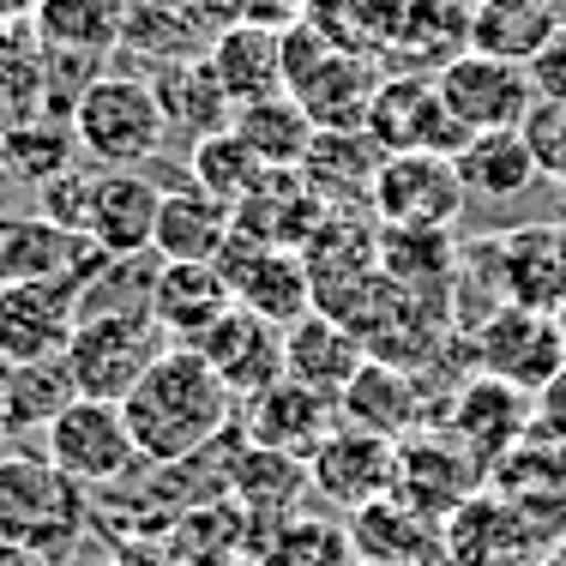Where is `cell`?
<instances>
[{"mask_svg":"<svg viewBox=\"0 0 566 566\" xmlns=\"http://www.w3.org/2000/svg\"><path fill=\"white\" fill-rule=\"evenodd\" d=\"M164 349H169V338L157 332V319L145 314V307H133V314H85L61 361H66V374H73L78 398L120 403L145 380V368H151Z\"/></svg>","mask_w":566,"mask_h":566,"instance_id":"obj_6","label":"cell"},{"mask_svg":"<svg viewBox=\"0 0 566 566\" xmlns=\"http://www.w3.org/2000/svg\"><path fill=\"white\" fill-rule=\"evenodd\" d=\"M218 272L235 307L272 319V326H295L302 314H314V277H307V260L295 248H272V241H253L235 229L218 253Z\"/></svg>","mask_w":566,"mask_h":566,"instance_id":"obj_10","label":"cell"},{"mask_svg":"<svg viewBox=\"0 0 566 566\" xmlns=\"http://www.w3.org/2000/svg\"><path fill=\"white\" fill-rule=\"evenodd\" d=\"M235 410H241L235 392L218 380V368L193 344H169L145 368V380L120 398L127 434L145 464H181V458L218 447L235 428Z\"/></svg>","mask_w":566,"mask_h":566,"instance_id":"obj_1","label":"cell"},{"mask_svg":"<svg viewBox=\"0 0 566 566\" xmlns=\"http://www.w3.org/2000/svg\"><path fill=\"white\" fill-rule=\"evenodd\" d=\"M440 428H447V434H452L470 458H476L482 470H494L524 434H531V398L512 392L506 380L476 374V380H464V386L447 398Z\"/></svg>","mask_w":566,"mask_h":566,"instance_id":"obj_17","label":"cell"},{"mask_svg":"<svg viewBox=\"0 0 566 566\" xmlns=\"http://www.w3.org/2000/svg\"><path fill=\"white\" fill-rule=\"evenodd\" d=\"M43 452L61 476H73L78 489H120L133 470L145 464L139 447L127 434L120 403H97V398H73L55 422L43 428Z\"/></svg>","mask_w":566,"mask_h":566,"instance_id":"obj_7","label":"cell"},{"mask_svg":"<svg viewBox=\"0 0 566 566\" xmlns=\"http://www.w3.org/2000/svg\"><path fill=\"white\" fill-rule=\"evenodd\" d=\"M440 97H447L452 120L464 133H506V127H524V115L536 109V91H531V73L518 61H501V55H482V49H464L452 66L434 73Z\"/></svg>","mask_w":566,"mask_h":566,"instance_id":"obj_13","label":"cell"},{"mask_svg":"<svg viewBox=\"0 0 566 566\" xmlns=\"http://www.w3.org/2000/svg\"><path fill=\"white\" fill-rule=\"evenodd\" d=\"M434 566H447V560H434Z\"/></svg>","mask_w":566,"mask_h":566,"instance_id":"obj_55","label":"cell"},{"mask_svg":"<svg viewBox=\"0 0 566 566\" xmlns=\"http://www.w3.org/2000/svg\"><path fill=\"white\" fill-rule=\"evenodd\" d=\"M482 260L494 272V295L512 307H536V314H555L566 302V253L555 223H518V229H494L476 235Z\"/></svg>","mask_w":566,"mask_h":566,"instance_id":"obj_14","label":"cell"},{"mask_svg":"<svg viewBox=\"0 0 566 566\" xmlns=\"http://www.w3.org/2000/svg\"><path fill=\"white\" fill-rule=\"evenodd\" d=\"M248 566H356L349 531L338 518H319V512H295L283 524L253 531Z\"/></svg>","mask_w":566,"mask_h":566,"instance_id":"obj_38","label":"cell"},{"mask_svg":"<svg viewBox=\"0 0 566 566\" xmlns=\"http://www.w3.org/2000/svg\"><path fill=\"white\" fill-rule=\"evenodd\" d=\"M452 169H458V181H464V199H476V206H512V199H524L536 181H543L518 127L470 133L464 151L452 157Z\"/></svg>","mask_w":566,"mask_h":566,"instance_id":"obj_31","label":"cell"},{"mask_svg":"<svg viewBox=\"0 0 566 566\" xmlns=\"http://www.w3.org/2000/svg\"><path fill=\"white\" fill-rule=\"evenodd\" d=\"M482 482H489V470L458 447L447 428H422V434L398 440V482H392V494L403 506H416L422 518L447 524L452 512L482 489Z\"/></svg>","mask_w":566,"mask_h":566,"instance_id":"obj_16","label":"cell"},{"mask_svg":"<svg viewBox=\"0 0 566 566\" xmlns=\"http://www.w3.org/2000/svg\"><path fill=\"white\" fill-rule=\"evenodd\" d=\"M73 145H78L73 127H55V120L31 115L0 139V175H19V181L43 187V181H55L61 169H73Z\"/></svg>","mask_w":566,"mask_h":566,"instance_id":"obj_43","label":"cell"},{"mask_svg":"<svg viewBox=\"0 0 566 566\" xmlns=\"http://www.w3.org/2000/svg\"><path fill=\"white\" fill-rule=\"evenodd\" d=\"M73 139L103 169H145L169 139L164 103L145 73H97L73 103Z\"/></svg>","mask_w":566,"mask_h":566,"instance_id":"obj_5","label":"cell"},{"mask_svg":"<svg viewBox=\"0 0 566 566\" xmlns=\"http://www.w3.org/2000/svg\"><path fill=\"white\" fill-rule=\"evenodd\" d=\"M458 248L452 229H380V272L403 290L440 295L458 277Z\"/></svg>","mask_w":566,"mask_h":566,"instance_id":"obj_40","label":"cell"},{"mask_svg":"<svg viewBox=\"0 0 566 566\" xmlns=\"http://www.w3.org/2000/svg\"><path fill=\"white\" fill-rule=\"evenodd\" d=\"M338 422H356L368 434L386 440H410L422 428H434V403L422 398V380L410 368H392V361H361V374L344 386L338 398Z\"/></svg>","mask_w":566,"mask_h":566,"instance_id":"obj_20","label":"cell"},{"mask_svg":"<svg viewBox=\"0 0 566 566\" xmlns=\"http://www.w3.org/2000/svg\"><path fill=\"white\" fill-rule=\"evenodd\" d=\"M531 566H566V536H560V543H548V548H543V555H536Z\"/></svg>","mask_w":566,"mask_h":566,"instance_id":"obj_50","label":"cell"},{"mask_svg":"<svg viewBox=\"0 0 566 566\" xmlns=\"http://www.w3.org/2000/svg\"><path fill=\"white\" fill-rule=\"evenodd\" d=\"M103 260V248L91 235L55 229L49 218H24V211H0V283L24 277H85Z\"/></svg>","mask_w":566,"mask_h":566,"instance_id":"obj_24","label":"cell"},{"mask_svg":"<svg viewBox=\"0 0 566 566\" xmlns=\"http://www.w3.org/2000/svg\"><path fill=\"white\" fill-rule=\"evenodd\" d=\"M206 66L218 73L229 109L277 97L283 91V31L277 24H260V19H229L206 43Z\"/></svg>","mask_w":566,"mask_h":566,"instance_id":"obj_25","label":"cell"},{"mask_svg":"<svg viewBox=\"0 0 566 566\" xmlns=\"http://www.w3.org/2000/svg\"><path fill=\"white\" fill-rule=\"evenodd\" d=\"M344 531H349L356 560H368V566H434V560H447V536H440V524L422 518L416 506H403L398 494L349 512Z\"/></svg>","mask_w":566,"mask_h":566,"instance_id":"obj_27","label":"cell"},{"mask_svg":"<svg viewBox=\"0 0 566 566\" xmlns=\"http://www.w3.org/2000/svg\"><path fill=\"white\" fill-rule=\"evenodd\" d=\"M403 7L410 0H307L302 19L314 24L326 43L349 49V55H368V61H392V43H398V24H403Z\"/></svg>","mask_w":566,"mask_h":566,"instance_id":"obj_36","label":"cell"},{"mask_svg":"<svg viewBox=\"0 0 566 566\" xmlns=\"http://www.w3.org/2000/svg\"><path fill=\"white\" fill-rule=\"evenodd\" d=\"M361 361H368V344L338 314H326V307H314L295 326H283V374L326 398H344V386L361 374Z\"/></svg>","mask_w":566,"mask_h":566,"instance_id":"obj_26","label":"cell"},{"mask_svg":"<svg viewBox=\"0 0 566 566\" xmlns=\"http://www.w3.org/2000/svg\"><path fill=\"white\" fill-rule=\"evenodd\" d=\"M440 536H447V566H531L548 543L566 536V489L506 494L482 482L440 524Z\"/></svg>","mask_w":566,"mask_h":566,"instance_id":"obj_2","label":"cell"},{"mask_svg":"<svg viewBox=\"0 0 566 566\" xmlns=\"http://www.w3.org/2000/svg\"><path fill=\"white\" fill-rule=\"evenodd\" d=\"M78 332V277L0 283V361H55Z\"/></svg>","mask_w":566,"mask_h":566,"instance_id":"obj_11","label":"cell"},{"mask_svg":"<svg viewBox=\"0 0 566 566\" xmlns=\"http://www.w3.org/2000/svg\"><path fill=\"white\" fill-rule=\"evenodd\" d=\"M307 12V0H241V19H260V24H295Z\"/></svg>","mask_w":566,"mask_h":566,"instance_id":"obj_48","label":"cell"},{"mask_svg":"<svg viewBox=\"0 0 566 566\" xmlns=\"http://www.w3.org/2000/svg\"><path fill=\"white\" fill-rule=\"evenodd\" d=\"M260 175H265V164L248 151V139H241L235 127L206 133V139H193V151H187V181L206 187V193L218 199V206H229V211L253 193Z\"/></svg>","mask_w":566,"mask_h":566,"instance_id":"obj_42","label":"cell"},{"mask_svg":"<svg viewBox=\"0 0 566 566\" xmlns=\"http://www.w3.org/2000/svg\"><path fill=\"white\" fill-rule=\"evenodd\" d=\"M518 133H524V145H531V157H536V175L566 187V103H536Z\"/></svg>","mask_w":566,"mask_h":566,"instance_id":"obj_45","label":"cell"},{"mask_svg":"<svg viewBox=\"0 0 566 566\" xmlns=\"http://www.w3.org/2000/svg\"><path fill=\"white\" fill-rule=\"evenodd\" d=\"M531 428H536V434H548V440H560V447H566V368H560L555 380L543 386V392L531 398Z\"/></svg>","mask_w":566,"mask_h":566,"instance_id":"obj_47","label":"cell"},{"mask_svg":"<svg viewBox=\"0 0 566 566\" xmlns=\"http://www.w3.org/2000/svg\"><path fill=\"white\" fill-rule=\"evenodd\" d=\"M229 235H235V211L218 206L206 187H193V181L164 187V199H157V229H151L157 260H206V265H218Z\"/></svg>","mask_w":566,"mask_h":566,"instance_id":"obj_29","label":"cell"},{"mask_svg":"<svg viewBox=\"0 0 566 566\" xmlns=\"http://www.w3.org/2000/svg\"><path fill=\"white\" fill-rule=\"evenodd\" d=\"M73 398L78 392H73V374H66L61 356L7 368V422H12V434H19V428H49Z\"/></svg>","mask_w":566,"mask_h":566,"instance_id":"obj_44","label":"cell"},{"mask_svg":"<svg viewBox=\"0 0 566 566\" xmlns=\"http://www.w3.org/2000/svg\"><path fill=\"white\" fill-rule=\"evenodd\" d=\"M91 531V501L73 476L49 464V452H0V543L66 560Z\"/></svg>","mask_w":566,"mask_h":566,"instance_id":"obj_3","label":"cell"},{"mask_svg":"<svg viewBox=\"0 0 566 566\" xmlns=\"http://www.w3.org/2000/svg\"><path fill=\"white\" fill-rule=\"evenodd\" d=\"M356 566H368V560H356Z\"/></svg>","mask_w":566,"mask_h":566,"instance_id":"obj_54","label":"cell"},{"mask_svg":"<svg viewBox=\"0 0 566 566\" xmlns=\"http://www.w3.org/2000/svg\"><path fill=\"white\" fill-rule=\"evenodd\" d=\"M235 307L218 265L206 260H157L151 277V319L169 344H199Z\"/></svg>","mask_w":566,"mask_h":566,"instance_id":"obj_21","label":"cell"},{"mask_svg":"<svg viewBox=\"0 0 566 566\" xmlns=\"http://www.w3.org/2000/svg\"><path fill=\"white\" fill-rule=\"evenodd\" d=\"M49 91V49L36 43L31 19H0V139L19 120L43 115Z\"/></svg>","mask_w":566,"mask_h":566,"instance_id":"obj_39","label":"cell"},{"mask_svg":"<svg viewBox=\"0 0 566 566\" xmlns=\"http://www.w3.org/2000/svg\"><path fill=\"white\" fill-rule=\"evenodd\" d=\"M0 566H55V560H43L36 548H19V543H0Z\"/></svg>","mask_w":566,"mask_h":566,"instance_id":"obj_49","label":"cell"},{"mask_svg":"<svg viewBox=\"0 0 566 566\" xmlns=\"http://www.w3.org/2000/svg\"><path fill=\"white\" fill-rule=\"evenodd\" d=\"M151 91H157V103H164L169 133H187V139H206V133L229 127V115H235L223 97V85H218V73L206 66V55L157 66Z\"/></svg>","mask_w":566,"mask_h":566,"instance_id":"obj_35","label":"cell"},{"mask_svg":"<svg viewBox=\"0 0 566 566\" xmlns=\"http://www.w3.org/2000/svg\"><path fill=\"white\" fill-rule=\"evenodd\" d=\"M157 199L164 187L145 169H103L91 175V211H85V235L103 253L127 260V253H151V229H157Z\"/></svg>","mask_w":566,"mask_h":566,"instance_id":"obj_19","label":"cell"},{"mask_svg":"<svg viewBox=\"0 0 566 566\" xmlns=\"http://www.w3.org/2000/svg\"><path fill=\"white\" fill-rule=\"evenodd\" d=\"M524 73H531L536 103H566V19H560V31L524 61Z\"/></svg>","mask_w":566,"mask_h":566,"instance_id":"obj_46","label":"cell"},{"mask_svg":"<svg viewBox=\"0 0 566 566\" xmlns=\"http://www.w3.org/2000/svg\"><path fill=\"white\" fill-rule=\"evenodd\" d=\"M307 482L326 506H338L344 518L374 501H386L398 482V440L368 434L356 422H338L314 452H307Z\"/></svg>","mask_w":566,"mask_h":566,"instance_id":"obj_12","label":"cell"},{"mask_svg":"<svg viewBox=\"0 0 566 566\" xmlns=\"http://www.w3.org/2000/svg\"><path fill=\"white\" fill-rule=\"evenodd\" d=\"M380 78H386L380 61L326 43L307 19L283 24V91L302 103L319 133H361L368 127Z\"/></svg>","mask_w":566,"mask_h":566,"instance_id":"obj_4","label":"cell"},{"mask_svg":"<svg viewBox=\"0 0 566 566\" xmlns=\"http://www.w3.org/2000/svg\"><path fill=\"white\" fill-rule=\"evenodd\" d=\"M368 206L380 229H458L464 181L452 157H380Z\"/></svg>","mask_w":566,"mask_h":566,"instance_id":"obj_15","label":"cell"},{"mask_svg":"<svg viewBox=\"0 0 566 566\" xmlns=\"http://www.w3.org/2000/svg\"><path fill=\"white\" fill-rule=\"evenodd\" d=\"M464 338H470V356H476V374L506 380L512 392H524V398H536L566 368L555 314H536V307L506 302V307H494V314H482Z\"/></svg>","mask_w":566,"mask_h":566,"instance_id":"obj_8","label":"cell"},{"mask_svg":"<svg viewBox=\"0 0 566 566\" xmlns=\"http://www.w3.org/2000/svg\"><path fill=\"white\" fill-rule=\"evenodd\" d=\"M560 7H566V0H560Z\"/></svg>","mask_w":566,"mask_h":566,"instance_id":"obj_56","label":"cell"},{"mask_svg":"<svg viewBox=\"0 0 566 566\" xmlns=\"http://www.w3.org/2000/svg\"><path fill=\"white\" fill-rule=\"evenodd\" d=\"M368 139L386 157H458L470 133L452 120L428 73H386L368 109Z\"/></svg>","mask_w":566,"mask_h":566,"instance_id":"obj_9","label":"cell"},{"mask_svg":"<svg viewBox=\"0 0 566 566\" xmlns=\"http://www.w3.org/2000/svg\"><path fill=\"white\" fill-rule=\"evenodd\" d=\"M326 199L307 187L302 169H265L260 181H253V193L235 206V229L253 241H272V248H295L302 253V241L319 229L326 218Z\"/></svg>","mask_w":566,"mask_h":566,"instance_id":"obj_28","label":"cell"},{"mask_svg":"<svg viewBox=\"0 0 566 566\" xmlns=\"http://www.w3.org/2000/svg\"><path fill=\"white\" fill-rule=\"evenodd\" d=\"M193 349L218 368V380L235 392V403L265 392L272 380H283V326L248 314V307H229Z\"/></svg>","mask_w":566,"mask_h":566,"instance_id":"obj_22","label":"cell"},{"mask_svg":"<svg viewBox=\"0 0 566 566\" xmlns=\"http://www.w3.org/2000/svg\"><path fill=\"white\" fill-rule=\"evenodd\" d=\"M555 326H560V349H566V302L555 307Z\"/></svg>","mask_w":566,"mask_h":566,"instance_id":"obj_52","label":"cell"},{"mask_svg":"<svg viewBox=\"0 0 566 566\" xmlns=\"http://www.w3.org/2000/svg\"><path fill=\"white\" fill-rule=\"evenodd\" d=\"M229 127L248 139V151L260 157L265 169H302V157L314 151V133H319L290 91L260 97V103H241V109L229 115Z\"/></svg>","mask_w":566,"mask_h":566,"instance_id":"obj_37","label":"cell"},{"mask_svg":"<svg viewBox=\"0 0 566 566\" xmlns=\"http://www.w3.org/2000/svg\"><path fill=\"white\" fill-rule=\"evenodd\" d=\"M241 434L253 440V447H272V452H290V458H307L319 447V440L338 428V398L314 392V386L302 380H272L265 392L241 398Z\"/></svg>","mask_w":566,"mask_h":566,"instance_id":"obj_18","label":"cell"},{"mask_svg":"<svg viewBox=\"0 0 566 566\" xmlns=\"http://www.w3.org/2000/svg\"><path fill=\"white\" fill-rule=\"evenodd\" d=\"M560 0H470V49L524 66L560 31Z\"/></svg>","mask_w":566,"mask_h":566,"instance_id":"obj_33","label":"cell"},{"mask_svg":"<svg viewBox=\"0 0 566 566\" xmlns=\"http://www.w3.org/2000/svg\"><path fill=\"white\" fill-rule=\"evenodd\" d=\"M555 235H560V253H566V218H560V223H555Z\"/></svg>","mask_w":566,"mask_h":566,"instance_id":"obj_53","label":"cell"},{"mask_svg":"<svg viewBox=\"0 0 566 566\" xmlns=\"http://www.w3.org/2000/svg\"><path fill=\"white\" fill-rule=\"evenodd\" d=\"M470 49V0H410L386 73H428L452 66Z\"/></svg>","mask_w":566,"mask_h":566,"instance_id":"obj_32","label":"cell"},{"mask_svg":"<svg viewBox=\"0 0 566 566\" xmlns=\"http://www.w3.org/2000/svg\"><path fill=\"white\" fill-rule=\"evenodd\" d=\"M0 434H12V422H7V361H0Z\"/></svg>","mask_w":566,"mask_h":566,"instance_id":"obj_51","label":"cell"},{"mask_svg":"<svg viewBox=\"0 0 566 566\" xmlns=\"http://www.w3.org/2000/svg\"><path fill=\"white\" fill-rule=\"evenodd\" d=\"M31 31L49 55L103 61L120 49L127 0H31Z\"/></svg>","mask_w":566,"mask_h":566,"instance_id":"obj_30","label":"cell"},{"mask_svg":"<svg viewBox=\"0 0 566 566\" xmlns=\"http://www.w3.org/2000/svg\"><path fill=\"white\" fill-rule=\"evenodd\" d=\"M120 49L151 55L157 66L193 61V55H206V24H199L181 0H127V31H120Z\"/></svg>","mask_w":566,"mask_h":566,"instance_id":"obj_41","label":"cell"},{"mask_svg":"<svg viewBox=\"0 0 566 566\" xmlns=\"http://www.w3.org/2000/svg\"><path fill=\"white\" fill-rule=\"evenodd\" d=\"M380 157L386 151L368 139V127L361 133H314V151L302 157V175L332 211H349V199L368 206L374 175H380Z\"/></svg>","mask_w":566,"mask_h":566,"instance_id":"obj_34","label":"cell"},{"mask_svg":"<svg viewBox=\"0 0 566 566\" xmlns=\"http://www.w3.org/2000/svg\"><path fill=\"white\" fill-rule=\"evenodd\" d=\"M307 494H314V482H307V458L253 447V440L241 434L235 458H229V501L248 512L253 531H265V524H283V518H295V512H307V506H302Z\"/></svg>","mask_w":566,"mask_h":566,"instance_id":"obj_23","label":"cell"}]
</instances>
